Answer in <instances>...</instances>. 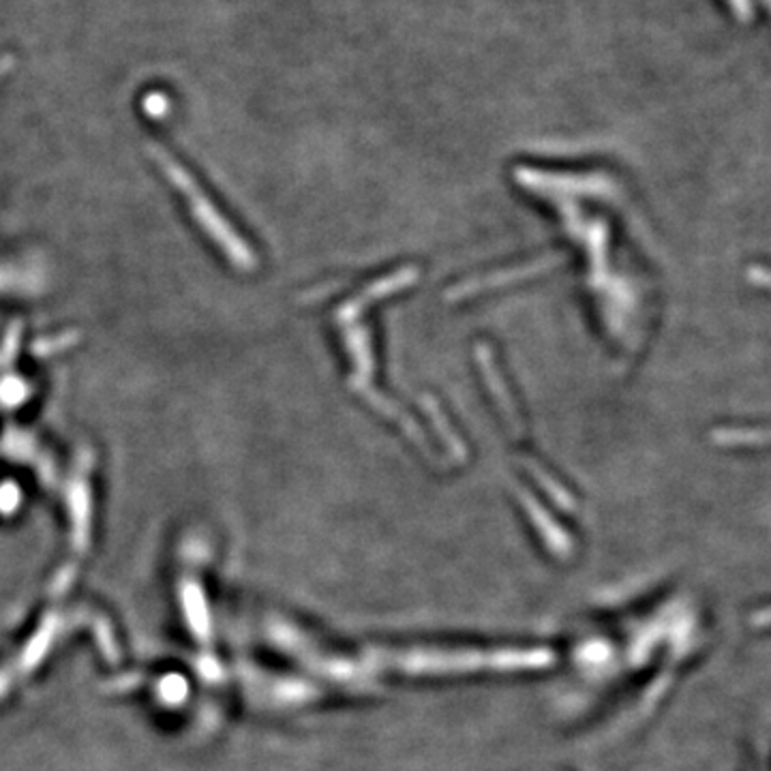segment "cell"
Wrapping results in <instances>:
<instances>
[{
    "label": "cell",
    "instance_id": "obj_1",
    "mask_svg": "<svg viewBox=\"0 0 771 771\" xmlns=\"http://www.w3.org/2000/svg\"><path fill=\"white\" fill-rule=\"evenodd\" d=\"M419 279V269L414 267H408V269H401L399 272H392L388 274L382 281L373 283L371 287H367L360 296H356L354 301H349L346 307L339 311L337 315V324L341 328V333L346 335L347 349L356 362V373H354V386L356 390H360L373 408H378L382 414H386L390 421H397V423L403 426V431L414 437L421 446H424L423 433L419 431V426L412 423L408 416H403L394 405H388L384 403L373 386H371V371H373V360H371V346H369V335H367V328L360 324V317L365 313V305L367 303H376L380 298H386L390 294H397L399 290L412 285L414 281Z\"/></svg>",
    "mask_w": 771,
    "mask_h": 771
},
{
    "label": "cell",
    "instance_id": "obj_2",
    "mask_svg": "<svg viewBox=\"0 0 771 771\" xmlns=\"http://www.w3.org/2000/svg\"><path fill=\"white\" fill-rule=\"evenodd\" d=\"M151 153L159 161V165L163 167L165 176L178 187V192L183 193L187 197V202L192 204L193 217L197 219V224L210 234V238L230 256L231 262L238 269H253L256 258H253L251 249L242 242V238H238L236 231L231 230L228 221L217 213L215 204L199 192L195 181L176 163V159L159 146H151Z\"/></svg>",
    "mask_w": 771,
    "mask_h": 771
},
{
    "label": "cell",
    "instance_id": "obj_3",
    "mask_svg": "<svg viewBox=\"0 0 771 771\" xmlns=\"http://www.w3.org/2000/svg\"><path fill=\"white\" fill-rule=\"evenodd\" d=\"M731 4L732 13L741 20V22H748L752 18V4L750 0H727Z\"/></svg>",
    "mask_w": 771,
    "mask_h": 771
},
{
    "label": "cell",
    "instance_id": "obj_4",
    "mask_svg": "<svg viewBox=\"0 0 771 771\" xmlns=\"http://www.w3.org/2000/svg\"><path fill=\"white\" fill-rule=\"evenodd\" d=\"M15 65V56L13 54H2L0 56V77L7 76Z\"/></svg>",
    "mask_w": 771,
    "mask_h": 771
},
{
    "label": "cell",
    "instance_id": "obj_5",
    "mask_svg": "<svg viewBox=\"0 0 771 771\" xmlns=\"http://www.w3.org/2000/svg\"><path fill=\"white\" fill-rule=\"evenodd\" d=\"M763 4H765V7H768V9L771 11V0H763Z\"/></svg>",
    "mask_w": 771,
    "mask_h": 771
}]
</instances>
